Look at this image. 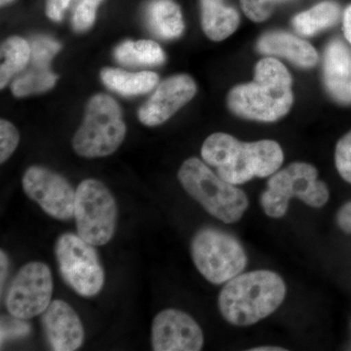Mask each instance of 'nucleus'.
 Returning a JSON list of instances; mask_svg holds the SVG:
<instances>
[{"label": "nucleus", "instance_id": "nucleus-1", "mask_svg": "<svg viewBox=\"0 0 351 351\" xmlns=\"http://www.w3.org/2000/svg\"><path fill=\"white\" fill-rule=\"evenodd\" d=\"M201 156L219 177L234 186L274 175L284 160L282 149L274 141L243 143L226 133L209 136L201 147Z\"/></svg>", "mask_w": 351, "mask_h": 351}, {"label": "nucleus", "instance_id": "nucleus-2", "mask_svg": "<svg viewBox=\"0 0 351 351\" xmlns=\"http://www.w3.org/2000/svg\"><path fill=\"white\" fill-rule=\"evenodd\" d=\"M293 80L276 58L258 62L252 82L230 90L228 105L237 117L261 122H274L285 117L294 101Z\"/></svg>", "mask_w": 351, "mask_h": 351}, {"label": "nucleus", "instance_id": "nucleus-3", "mask_svg": "<svg viewBox=\"0 0 351 351\" xmlns=\"http://www.w3.org/2000/svg\"><path fill=\"white\" fill-rule=\"evenodd\" d=\"M286 297L283 279L270 270L239 274L219 295L221 315L234 326H250L274 313Z\"/></svg>", "mask_w": 351, "mask_h": 351}, {"label": "nucleus", "instance_id": "nucleus-4", "mask_svg": "<svg viewBox=\"0 0 351 351\" xmlns=\"http://www.w3.org/2000/svg\"><path fill=\"white\" fill-rule=\"evenodd\" d=\"M178 179L193 199L223 223H237L248 209L244 191L225 181L196 157L182 163Z\"/></svg>", "mask_w": 351, "mask_h": 351}, {"label": "nucleus", "instance_id": "nucleus-5", "mask_svg": "<svg viewBox=\"0 0 351 351\" xmlns=\"http://www.w3.org/2000/svg\"><path fill=\"white\" fill-rule=\"evenodd\" d=\"M125 135V122L117 101L108 95H95L88 103L82 126L73 136V147L85 158L105 157L119 149Z\"/></svg>", "mask_w": 351, "mask_h": 351}, {"label": "nucleus", "instance_id": "nucleus-6", "mask_svg": "<svg viewBox=\"0 0 351 351\" xmlns=\"http://www.w3.org/2000/svg\"><path fill=\"white\" fill-rule=\"evenodd\" d=\"M326 184L318 180V171L308 163L295 162L274 173L261 196V205L270 218L286 215L289 201L298 197L308 206L320 208L329 200Z\"/></svg>", "mask_w": 351, "mask_h": 351}, {"label": "nucleus", "instance_id": "nucleus-7", "mask_svg": "<svg viewBox=\"0 0 351 351\" xmlns=\"http://www.w3.org/2000/svg\"><path fill=\"white\" fill-rule=\"evenodd\" d=\"M191 258L209 282L223 284L239 276L247 265L241 243L230 233L217 228L200 230L191 245Z\"/></svg>", "mask_w": 351, "mask_h": 351}, {"label": "nucleus", "instance_id": "nucleus-8", "mask_svg": "<svg viewBox=\"0 0 351 351\" xmlns=\"http://www.w3.org/2000/svg\"><path fill=\"white\" fill-rule=\"evenodd\" d=\"M117 201L103 182L87 179L76 189L75 219L77 234L93 246L108 243L117 223Z\"/></svg>", "mask_w": 351, "mask_h": 351}, {"label": "nucleus", "instance_id": "nucleus-9", "mask_svg": "<svg viewBox=\"0 0 351 351\" xmlns=\"http://www.w3.org/2000/svg\"><path fill=\"white\" fill-rule=\"evenodd\" d=\"M55 254L60 274L78 295L93 297L105 284V272L93 245L75 233H64L57 239Z\"/></svg>", "mask_w": 351, "mask_h": 351}, {"label": "nucleus", "instance_id": "nucleus-10", "mask_svg": "<svg viewBox=\"0 0 351 351\" xmlns=\"http://www.w3.org/2000/svg\"><path fill=\"white\" fill-rule=\"evenodd\" d=\"M53 278L49 267L31 262L21 267L7 292L5 304L11 316L31 319L50 306Z\"/></svg>", "mask_w": 351, "mask_h": 351}, {"label": "nucleus", "instance_id": "nucleus-11", "mask_svg": "<svg viewBox=\"0 0 351 351\" xmlns=\"http://www.w3.org/2000/svg\"><path fill=\"white\" fill-rule=\"evenodd\" d=\"M25 195L52 218L69 221L75 216L76 191L63 176L40 166H32L22 180Z\"/></svg>", "mask_w": 351, "mask_h": 351}, {"label": "nucleus", "instance_id": "nucleus-12", "mask_svg": "<svg viewBox=\"0 0 351 351\" xmlns=\"http://www.w3.org/2000/svg\"><path fill=\"white\" fill-rule=\"evenodd\" d=\"M204 336L197 322L179 309L160 311L152 322V345L156 351H198Z\"/></svg>", "mask_w": 351, "mask_h": 351}, {"label": "nucleus", "instance_id": "nucleus-13", "mask_svg": "<svg viewBox=\"0 0 351 351\" xmlns=\"http://www.w3.org/2000/svg\"><path fill=\"white\" fill-rule=\"evenodd\" d=\"M196 92L197 86L191 76H171L160 83L149 101L138 110V119L147 126L160 125L193 100Z\"/></svg>", "mask_w": 351, "mask_h": 351}, {"label": "nucleus", "instance_id": "nucleus-14", "mask_svg": "<svg viewBox=\"0 0 351 351\" xmlns=\"http://www.w3.org/2000/svg\"><path fill=\"white\" fill-rule=\"evenodd\" d=\"M41 315L44 334L53 350H77L83 345L84 328L68 302L55 300Z\"/></svg>", "mask_w": 351, "mask_h": 351}, {"label": "nucleus", "instance_id": "nucleus-15", "mask_svg": "<svg viewBox=\"0 0 351 351\" xmlns=\"http://www.w3.org/2000/svg\"><path fill=\"white\" fill-rule=\"evenodd\" d=\"M323 76L327 91L335 100L351 103V53L338 39L328 44L325 50Z\"/></svg>", "mask_w": 351, "mask_h": 351}, {"label": "nucleus", "instance_id": "nucleus-16", "mask_svg": "<svg viewBox=\"0 0 351 351\" xmlns=\"http://www.w3.org/2000/svg\"><path fill=\"white\" fill-rule=\"evenodd\" d=\"M257 48L263 55L285 58L300 68H313L319 59L311 43L286 32H267L258 39Z\"/></svg>", "mask_w": 351, "mask_h": 351}, {"label": "nucleus", "instance_id": "nucleus-17", "mask_svg": "<svg viewBox=\"0 0 351 351\" xmlns=\"http://www.w3.org/2000/svg\"><path fill=\"white\" fill-rule=\"evenodd\" d=\"M200 5L201 25L211 40H223L237 31L239 14L225 0H200Z\"/></svg>", "mask_w": 351, "mask_h": 351}, {"label": "nucleus", "instance_id": "nucleus-18", "mask_svg": "<svg viewBox=\"0 0 351 351\" xmlns=\"http://www.w3.org/2000/svg\"><path fill=\"white\" fill-rule=\"evenodd\" d=\"M145 23L162 39L179 38L184 29L181 9L173 0H152L145 8Z\"/></svg>", "mask_w": 351, "mask_h": 351}, {"label": "nucleus", "instance_id": "nucleus-19", "mask_svg": "<svg viewBox=\"0 0 351 351\" xmlns=\"http://www.w3.org/2000/svg\"><path fill=\"white\" fill-rule=\"evenodd\" d=\"M101 78L106 86L123 96H137L152 91L158 83V75L152 71L128 73L119 69H105Z\"/></svg>", "mask_w": 351, "mask_h": 351}, {"label": "nucleus", "instance_id": "nucleus-20", "mask_svg": "<svg viewBox=\"0 0 351 351\" xmlns=\"http://www.w3.org/2000/svg\"><path fill=\"white\" fill-rule=\"evenodd\" d=\"M339 6L334 1H323L313 8L298 14L293 19V27L302 36H313L331 27L339 21Z\"/></svg>", "mask_w": 351, "mask_h": 351}, {"label": "nucleus", "instance_id": "nucleus-21", "mask_svg": "<svg viewBox=\"0 0 351 351\" xmlns=\"http://www.w3.org/2000/svg\"><path fill=\"white\" fill-rule=\"evenodd\" d=\"M114 58L125 66H158L165 62L162 48L152 40L124 41L114 50Z\"/></svg>", "mask_w": 351, "mask_h": 351}, {"label": "nucleus", "instance_id": "nucleus-22", "mask_svg": "<svg viewBox=\"0 0 351 351\" xmlns=\"http://www.w3.org/2000/svg\"><path fill=\"white\" fill-rule=\"evenodd\" d=\"M32 49L29 41L12 36L1 45L2 63L0 66V87L6 86L9 80L21 73L29 63Z\"/></svg>", "mask_w": 351, "mask_h": 351}, {"label": "nucleus", "instance_id": "nucleus-23", "mask_svg": "<svg viewBox=\"0 0 351 351\" xmlns=\"http://www.w3.org/2000/svg\"><path fill=\"white\" fill-rule=\"evenodd\" d=\"M29 68L18 76L11 91L15 97H25L32 94L43 93L52 89L56 84L57 75L52 73L50 64L29 61Z\"/></svg>", "mask_w": 351, "mask_h": 351}, {"label": "nucleus", "instance_id": "nucleus-24", "mask_svg": "<svg viewBox=\"0 0 351 351\" xmlns=\"http://www.w3.org/2000/svg\"><path fill=\"white\" fill-rule=\"evenodd\" d=\"M31 45V62L50 64L55 55L61 50V44L46 36H36L29 41Z\"/></svg>", "mask_w": 351, "mask_h": 351}, {"label": "nucleus", "instance_id": "nucleus-25", "mask_svg": "<svg viewBox=\"0 0 351 351\" xmlns=\"http://www.w3.org/2000/svg\"><path fill=\"white\" fill-rule=\"evenodd\" d=\"M103 0H80L73 17V29L77 32H86L96 20L97 8Z\"/></svg>", "mask_w": 351, "mask_h": 351}, {"label": "nucleus", "instance_id": "nucleus-26", "mask_svg": "<svg viewBox=\"0 0 351 351\" xmlns=\"http://www.w3.org/2000/svg\"><path fill=\"white\" fill-rule=\"evenodd\" d=\"M20 135L16 127L7 120L0 121V162L4 163L19 145Z\"/></svg>", "mask_w": 351, "mask_h": 351}, {"label": "nucleus", "instance_id": "nucleus-27", "mask_svg": "<svg viewBox=\"0 0 351 351\" xmlns=\"http://www.w3.org/2000/svg\"><path fill=\"white\" fill-rule=\"evenodd\" d=\"M335 161L341 177L351 184V131L339 141Z\"/></svg>", "mask_w": 351, "mask_h": 351}, {"label": "nucleus", "instance_id": "nucleus-28", "mask_svg": "<svg viewBox=\"0 0 351 351\" xmlns=\"http://www.w3.org/2000/svg\"><path fill=\"white\" fill-rule=\"evenodd\" d=\"M245 15L256 23L269 19L274 11V0H240Z\"/></svg>", "mask_w": 351, "mask_h": 351}, {"label": "nucleus", "instance_id": "nucleus-29", "mask_svg": "<svg viewBox=\"0 0 351 351\" xmlns=\"http://www.w3.org/2000/svg\"><path fill=\"white\" fill-rule=\"evenodd\" d=\"M29 332V326L24 319L14 317L12 324V319H8L6 317L1 318V345L4 341H7L8 339L19 338V337L21 338Z\"/></svg>", "mask_w": 351, "mask_h": 351}, {"label": "nucleus", "instance_id": "nucleus-30", "mask_svg": "<svg viewBox=\"0 0 351 351\" xmlns=\"http://www.w3.org/2000/svg\"><path fill=\"white\" fill-rule=\"evenodd\" d=\"M71 0H47L46 15L55 22L63 20L64 12L68 8Z\"/></svg>", "mask_w": 351, "mask_h": 351}, {"label": "nucleus", "instance_id": "nucleus-31", "mask_svg": "<svg viewBox=\"0 0 351 351\" xmlns=\"http://www.w3.org/2000/svg\"><path fill=\"white\" fill-rule=\"evenodd\" d=\"M337 219L339 228L343 232L351 233V201L339 209Z\"/></svg>", "mask_w": 351, "mask_h": 351}, {"label": "nucleus", "instance_id": "nucleus-32", "mask_svg": "<svg viewBox=\"0 0 351 351\" xmlns=\"http://www.w3.org/2000/svg\"><path fill=\"white\" fill-rule=\"evenodd\" d=\"M343 32H345L346 38L351 44V5L346 9L345 15H343Z\"/></svg>", "mask_w": 351, "mask_h": 351}, {"label": "nucleus", "instance_id": "nucleus-33", "mask_svg": "<svg viewBox=\"0 0 351 351\" xmlns=\"http://www.w3.org/2000/svg\"><path fill=\"white\" fill-rule=\"evenodd\" d=\"M8 257L5 253H4L3 250H1V253H0V265H1V290L3 288V283L5 281L7 276V271H8Z\"/></svg>", "mask_w": 351, "mask_h": 351}, {"label": "nucleus", "instance_id": "nucleus-34", "mask_svg": "<svg viewBox=\"0 0 351 351\" xmlns=\"http://www.w3.org/2000/svg\"><path fill=\"white\" fill-rule=\"evenodd\" d=\"M252 351H284V348H276V346H262V348H253Z\"/></svg>", "mask_w": 351, "mask_h": 351}, {"label": "nucleus", "instance_id": "nucleus-35", "mask_svg": "<svg viewBox=\"0 0 351 351\" xmlns=\"http://www.w3.org/2000/svg\"><path fill=\"white\" fill-rule=\"evenodd\" d=\"M14 0H0V3H1V6L7 5V4L11 3Z\"/></svg>", "mask_w": 351, "mask_h": 351}, {"label": "nucleus", "instance_id": "nucleus-36", "mask_svg": "<svg viewBox=\"0 0 351 351\" xmlns=\"http://www.w3.org/2000/svg\"><path fill=\"white\" fill-rule=\"evenodd\" d=\"M274 1L277 2V1H284V0H274Z\"/></svg>", "mask_w": 351, "mask_h": 351}]
</instances>
